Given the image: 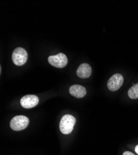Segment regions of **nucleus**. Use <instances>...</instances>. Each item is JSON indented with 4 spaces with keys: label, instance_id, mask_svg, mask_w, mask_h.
Returning a JSON list of instances; mask_svg holds the SVG:
<instances>
[{
    "label": "nucleus",
    "instance_id": "3",
    "mask_svg": "<svg viewBox=\"0 0 138 155\" xmlns=\"http://www.w3.org/2000/svg\"><path fill=\"white\" fill-rule=\"evenodd\" d=\"M27 52L26 50L22 47L16 48L12 52V60L16 65H23L27 61Z\"/></svg>",
    "mask_w": 138,
    "mask_h": 155
},
{
    "label": "nucleus",
    "instance_id": "7",
    "mask_svg": "<svg viewBox=\"0 0 138 155\" xmlns=\"http://www.w3.org/2000/svg\"><path fill=\"white\" fill-rule=\"evenodd\" d=\"M69 93L77 98H82L86 94L85 88L79 84H74L71 86L69 89Z\"/></svg>",
    "mask_w": 138,
    "mask_h": 155
},
{
    "label": "nucleus",
    "instance_id": "6",
    "mask_svg": "<svg viewBox=\"0 0 138 155\" xmlns=\"http://www.w3.org/2000/svg\"><path fill=\"white\" fill-rule=\"evenodd\" d=\"M22 107L26 109H30L35 107L39 102V99L35 95H26L23 96L21 99Z\"/></svg>",
    "mask_w": 138,
    "mask_h": 155
},
{
    "label": "nucleus",
    "instance_id": "2",
    "mask_svg": "<svg viewBox=\"0 0 138 155\" xmlns=\"http://www.w3.org/2000/svg\"><path fill=\"white\" fill-rule=\"evenodd\" d=\"M29 124V119L24 115H17L12 119L10 127L14 131H21L26 128Z\"/></svg>",
    "mask_w": 138,
    "mask_h": 155
},
{
    "label": "nucleus",
    "instance_id": "1",
    "mask_svg": "<svg viewBox=\"0 0 138 155\" xmlns=\"http://www.w3.org/2000/svg\"><path fill=\"white\" fill-rule=\"evenodd\" d=\"M76 124V119L74 116L69 114L65 115L61 119L59 129L62 134L68 135L72 132Z\"/></svg>",
    "mask_w": 138,
    "mask_h": 155
},
{
    "label": "nucleus",
    "instance_id": "8",
    "mask_svg": "<svg viewBox=\"0 0 138 155\" xmlns=\"http://www.w3.org/2000/svg\"><path fill=\"white\" fill-rule=\"evenodd\" d=\"M92 74L91 67L88 63H82L77 70V75L81 78H87Z\"/></svg>",
    "mask_w": 138,
    "mask_h": 155
},
{
    "label": "nucleus",
    "instance_id": "9",
    "mask_svg": "<svg viewBox=\"0 0 138 155\" xmlns=\"http://www.w3.org/2000/svg\"><path fill=\"white\" fill-rule=\"evenodd\" d=\"M128 96L133 99L138 98V83L134 84L130 87L128 92Z\"/></svg>",
    "mask_w": 138,
    "mask_h": 155
},
{
    "label": "nucleus",
    "instance_id": "5",
    "mask_svg": "<svg viewBox=\"0 0 138 155\" xmlns=\"http://www.w3.org/2000/svg\"><path fill=\"white\" fill-rule=\"evenodd\" d=\"M124 78L122 74L116 73L110 78L107 83L108 89L111 91H116L123 85Z\"/></svg>",
    "mask_w": 138,
    "mask_h": 155
},
{
    "label": "nucleus",
    "instance_id": "11",
    "mask_svg": "<svg viewBox=\"0 0 138 155\" xmlns=\"http://www.w3.org/2000/svg\"><path fill=\"white\" fill-rule=\"evenodd\" d=\"M135 151L138 154V145L137 146H136V147H135Z\"/></svg>",
    "mask_w": 138,
    "mask_h": 155
},
{
    "label": "nucleus",
    "instance_id": "10",
    "mask_svg": "<svg viewBox=\"0 0 138 155\" xmlns=\"http://www.w3.org/2000/svg\"><path fill=\"white\" fill-rule=\"evenodd\" d=\"M123 155H135V154L130 151H125V152H124Z\"/></svg>",
    "mask_w": 138,
    "mask_h": 155
},
{
    "label": "nucleus",
    "instance_id": "4",
    "mask_svg": "<svg viewBox=\"0 0 138 155\" xmlns=\"http://www.w3.org/2000/svg\"><path fill=\"white\" fill-rule=\"evenodd\" d=\"M48 60L50 64L59 68L65 67L68 63L67 57L63 53H59L56 55L50 56Z\"/></svg>",
    "mask_w": 138,
    "mask_h": 155
}]
</instances>
